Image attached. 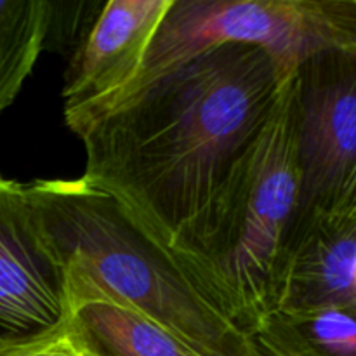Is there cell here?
Returning a JSON list of instances; mask_svg holds the SVG:
<instances>
[{
    "instance_id": "1",
    "label": "cell",
    "mask_w": 356,
    "mask_h": 356,
    "mask_svg": "<svg viewBox=\"0 0 356 356\" xmlns=\"http://www.w3.org/2000/svg\"><path fill=\"white\" fill-rule=\"evenodd\" d=\"M291 75L257 45L209 49L79 134L82 177L176 256L254 148Z\"/></svg>"
},
{
    "instance_id": "2",
    "label": "cell",
    "mask_w": 356,
    "mask_h": 356,
    "mask_svg": "<svg viewBox=\"0 0 356 356\" xmlns=\"http://www.w3.org/2000/svg\"><path fill=\"white\" fill-rule=\"evenodd\" d=\"M299 233L301 170L292 73L254 148L174 259L249 337L280 306Z\"/></svg>"
},
{
    "instance_id": "3",
    "label": "cell",
    "mask_w": 356,
    "mask_h": 356,
    "mask_svg": "<svg viewBox=\"0 0 356 356\" xmlns=\"http://www.w3.org/2000/svg\"><path fill=\"white\" fill-rule=\"evenodd\" d=\"M24 190L59 275L76 271L197 356H254L249 337L110 195L83 177L35 179Z\"/></svg>"
},
{
    "instance_id": "4",
    "label": "cell",
    "mask_w": 356,
    "mask_h": 356,
    "mask_svg": "<svg viewBox=\"0 0 356 356\" xmlns=\"http://www.w3.org/2000/svg\"><path fill=\"white\" fill-rule=\"evenodd\" d=\"M226 44L257 45L291 75L312 56L356 47V0H172L134 79L89 125L170 70Z\"/></svg>"
},
{
    "instance_id": "5",
    "label": "cell",
    "mask_w": 356,
    "mask_h": 356,
    "mask_svg": "<svg viewBox=\"0 0 356 356\" xmlns=\"http://www.w3.org/2000/svg\"><path fill=\"white\" fill-rule=\"evenodd\" d=\"M301 229L327 214L356 160V47L306 59L294 73Z\"/></svg>"
},
{
    "instance_id": "6",
    "label": "cell",
    "mask_w": 356,
    "mask_h": 356,
    "mask_svg": "<svg viewBox=\"0 0 356 356\" xmlns=\"http://www.w3.org/2000/svg\"><path fill=\"white\" fill-rule=\"evenodd\" d=\"M172 0H108L65 75V122L76 136L134 79Z\"/></svg>"
},
{
    "instance_id": "7",
    "label": "cell",
    "mask_w": 356,
    "mask_h": 356,
    "mask_svg": "<svg viewBox=\"0 0 356 356\" xmlns=\"http://www.w3.org/2000/svg\"><path fill=\"white\" fill-rule=\"evenodd\" d=\"M65 316L61 275L24 184L0 174V336L49 329Z\"/></svg>"
},
{
    "instance_id": "8",
    "label": "cell",
    "mask_w": 356,
    "mask_h": 356,
    "mask_svg": "<svg viewBox=\"0 0 356 356\" xmlns=\"http://www.w3.org/2000/svg\"><path fill=\"white\" fill-rule=\"evenodd\" d=\"M66 318L97 356H197L155 322L76 271H61Z\"/></svg>"
},
{
    "instance_id": "9",
    "label": "cell",
    "mask_w": 356,
    "mask_h": 356,
    "mask_svg": "<svg viewBox=\"0 0 356 356\" xmlns=\"http://www.w3.org/2000/svg\"><path fill=\"white\" fill-rule=\"evenodd\" d=\"M322 306L356 312V222L330 216L302 226L278 309Z\"/></svg>"
},
{
    "instance_id": "10",
    "label": "cell",
    "mask_w": 356,
    "mask_h": 356,
    "mask_svg": "<svg viewBox=\"0 0 356 356\" xmlns=\"http://www.w3.org/2000/svg\"><path fill=\"white\" fill-rule=\"evenodd\" d=\"M254 356H356V312L280 308L249 336Z\"/></svg>"
},
{
    "instance_id": "11",
    "label": "cell",
    "mask_w": 356,
    "mask_h": 356,
    "mask_svg": "<svg viewBox=\"0 0 356 356\" xmlns=\"http://www.w3.org/2000/svg\"><path fill=\"white\" fill-rule=\"evenodd\" d=\"M52 2L0 0V115L16 101L51 40Z\"/></svg>"
},
{
    "instance_id": "12",
    "label": "cell",
    "mask_w": 356,
    "mask_h": 356,
    "mask_svg": "<svg viewBox=\"0 0 356 356\" xmlns=\"http://www.w3.org/2000/svg\"><path fill=\"white\" fill-rule=\"evenodd\" d=\"M0 356H87L75 327L66 318L58 325L19 336H0Z\"/></svg>"
},
{
    "instance_id": "13",
    "label": "cell",
    "mask_w": 356,
    "mask_h": 356,
    "mask_svg": "<svg viewBox=\"0 0 356 356\" xmlns=\"http://www.w3.org/2000/svg\"><path fill=\"white\" fill-rule=\"evenodd\" d=\"M323 216H330V218L341 219V221L356 222V160L348 177L344 179L339 193H337L332 209Z\"/></svg>"
},
{
    "instance_id": "14",
    "label": "cell",
    "mask_w": 356,
    "mask_h": 356,
    "mask_svg": "<svg viewBox=\"0 0 356 356\" xmlns=\"http://www.w3.org/2000/svg\"><path fill=\"white\" fill-rule=\"evenodd\" d=\"M83 348H86V346H83ZM86 353H87V356H97L96 353H92V351H89V350H87V348H86Z\"/></svg>"
}]
</instances>
